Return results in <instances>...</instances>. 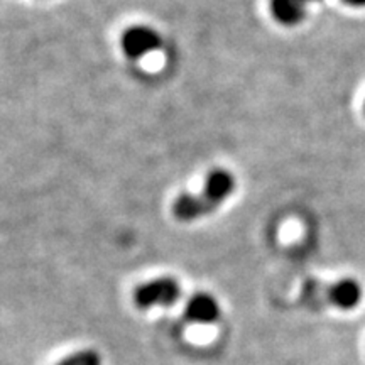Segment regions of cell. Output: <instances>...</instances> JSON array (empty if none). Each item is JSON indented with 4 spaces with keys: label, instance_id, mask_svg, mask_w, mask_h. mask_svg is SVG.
<instances>
[{
    "label": "cell",
    "instance_id": "6da1fadb",
    "mask_svg": "<svg viewBox=\"0 0 365 365\" xmlns=\"http://www.w3.org/2000/svg\"><path fill=\"white\" fill-rule=\"evenodd\" d=\"M235 188L232 173L225 170L212 171L198 195H181L173 203V215L180 222L198 220L220 207Z\"/></svg>",
    "mask_w": 365,
    "mask_h": 365
},
{
    "label": "cell",
    "instance_id": "7a4b0ae2",
    "mask_svg": "<svg viewBox=\"0 0 365 365\" xmlns=\"http://www.w3.org/2000/svg\"><path fill=\"white\" fill-rule=\"evenodd\" d=\"M181 298L180 282L171 277H159V279L144 282L134 293V301L139 308L153 307H171Z\"/></svg>",
    "mask_w": 365,
    "mask_h": 365
},
{
    "label": "cell",
    "instance_id": "3957f363",
    "mask_svg": "<svg viewBox=\"0 0 365 365\" xmlns=\"http://www.w3.org/2000/svg\"><path fill=\"white\" fill-rule=\"evenodd\" d=\"M163 41L158 31L148 26H132L122 34L120 46L130 59H139L158 51Z\"/></svg>",
    "mask_w": 365,
    "mask_h": 365
},
{
    "label": "cell",
    "instance_id": "277c9868",
    "mask_svg": "<svg viewBox=\"0 0 365 365\" xmlns=\"http://www.w3.org/2000/svg\"><path fill=\"white\" fill-rule=\"evenodd\" d=\"M218 317H220V304L207 293L195 294L186 304V318L193 323L208 325V323L217 322Z\"/></svg>",
    "mask_w": 365,
    "mask_h": 365
},
{
    "label": "cell",
    "instance_id": "5b68a950",
    "mask_svg": "<svg viewBox=\"0 0 365 365\" xmlns=\"http://www.w3.org/2000/svg\"><path fill=\"white\" fill-rule=\"evenodd\" d=\"M330 299L335 307L341 309L355 308L362 299V287L354 279H341L333 284L330 289Z\"/></svg>",
    "mask_w": 365,
    "mask_h": 365
},
{
    "label": "cell",
    "instance_id": "8992f818",
    "mask_svg": "<svg viewBox=\"0 0 365 365\" xmlns=\"http://www.w3.org/2000/svg\"><path fill=\"white\" fill-rule=\"evenodd\" d=\"M271 12L274 19L281 24L293 26L304 17L307 2L304 0H271Z\"/></svg>",
    "mask_w": 365,
    "mask_h": 365
},
{
    "label": "cell",
    "instance_id": "52a82bcc",
    "mask_svg": "<svg viewBox=\"0 0 365 365\" xmlns=\"http://www.w3.org/2000/svg\"><path fill=\"white\" fill-rule=\"evenodd\" d=\"M58 365H102L100 362L98 354L91 352V350H85V352H76L61 360Z\"/></svg>",
    "mask_w": 365,
    "mask_h": 365
},
{
    "label": "cell",
    "instance_id": "ba28073f",
    "mask_svg": "<svg viewBox=\"0 0 365 365\" xmlns=\"http://www.w3.org/2000/svg\"><path fill=\"white\" fill-rule=\"evenodd\" d=\"M346 2L352 4V6H357V7L365 6V0H346Z\"/></svg>",
    "mask_w": 365,
    "mask_h": 365
},
{
    "label": "cell",
    "instance_id": "9c48e42d",
    "mask_svg": "<svg viewBox=\"0 0 365 365\" xmlns=\"http://www.w3.org/2000/svg\"><path fill=\"white\" fill-rule=\"evenodd\" d=\"M304 2H308V0H304Z\"/></svg>",
    "mask_w": 365,
    "mask_h": 365
}]
</instances>
